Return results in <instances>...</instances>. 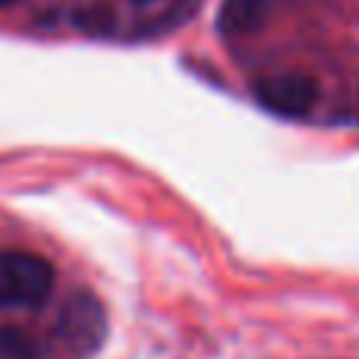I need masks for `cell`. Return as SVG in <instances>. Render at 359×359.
Instances as JSON below:
<instances>
[{
	"instance_id": "obj_3",
	"label": "cell",
	"mask_w": 359,
	"mask_h": 359,
	"mask_svg": "<svg viewBox=\"0 0 359 359\" xmlns=\"http://www.w3.org/2000/svg\"><path fill=\"white\" fill-rule=\"evenodd\" d=\"M255 101L278 117H306L318 101L316 79L303 73H274L255 82Z\"/></svg>"
},
{
	"instance_id": "obj_1",
	"label": "cell",
	"mask_w": 359,
	"mask_h": 359,
	"mask_svg": "<svg viewBox=\"0 0 359 359\" xmlns=\"http://www.w3.org/2000/svg\"><path fill=\"white\" fill-rule=\"evenodd\" d=\"M54 290V268L35 252H0V309L41 306Z\"/></svg>"
},
{
	"instance_id": "obj_2",
	"label": "cell",
	"mask_w": 359,
	"mask_h": 359,
	"mask_svg": "<svg viewBox=\"0 0 359 359\" xmlns=\"http://www.w3.org/2000/svg\"><path fill=\"white\" fill-rule=\"evenodd\" d=\"M104 337V312L88 293H76L60 312V322L54 328V347L57 353L79 359L92 353Z\"/></svg>"
},
{
	"instance_id": "obj_6",
	"label": "cell",
	"mask_w": 359,
	"mask_h": 359,
	"mask_svg": "<svg viewBox=\"0 0 359 359\" xmlns=\"http://www.w3.org/2000/svg\"><path fill=\"white\" fill-rule=\"evenodd\" d=\"M13 4H19V0H0V6H13Z\"/></svg>"
},
{
	"instance_id": "obj_5",
	"label": "cell",
	"mask_w": 359,
	"mask_h": 359,
	"mask_svg": "<svg viewBox=\"0 0 359 359\" xmlns=\"http://www.w3.org/2000/svg\"><path fill=\"white\" fill-rule=\"evenodd\" d=\"M0 359H38V347L19 328H0Z\"/></svg>"
},
{
	"instance_id": "obj_4",
	"label": "cell",
	"mask_w": 359,
	"mask_h": 359,
	"mask_svg": "<svg viewBox=\"0 0 359 359\" xmlns=\"http://www.w3.org/2000/svg\"><path fill=\"white\" fill-rule=\"evenodd\" d=\"M274 6H278V0H224L221 32L224 35H249L268 22Z\"/></svg>"
}]
</instances>
